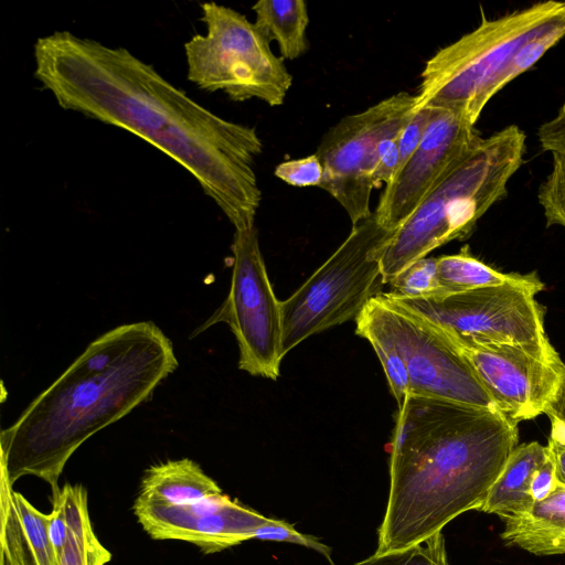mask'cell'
<instances>
[{
    "label": "cell",
    "mask_w": 565,
    "mask_h": 565,
    "mask_svg": "<svg viewBox=\"0 0 565 565\" xmlns=\"http://www.w3.org/2000/svg\"><path fill=\"white\" fill-rule=\"evenodd\" d=\"M552 170L539 188L537 199L543 207L546 226L565 227V154L553 152Z\"/></svg>",
    "instance_id": "25"
},
{
    "label": "cell",
    "mask_w": 565,
    "mask_h": 565,
    "mask_svg": "<svg viewBox=\"0 0 565 565\" xmlns=\"http://www.w3.org/2000/svg\"><path fill=\"white\" fill-rule=\"evenodd\" d=\"M541 285H502L430 298L388 300L420 317L450 343L519 345L550 362L563 363L544 328V308L534 296Z\"/></svg>",
    "instance_id": "8"
},
{
    "label": "cell",
    "mask_w": 565,
    "mask_h": 565,
    "mask_svg": "<svg viewBox=\"0 0 565 565\" xmlns=\"http://www.w3.org/2000/svg\"><path fill=\"white\" fill-rule=\"evenodd\" d=\"M395 231L374 212L352 226L337 250L286 300L280 301L282 352L360 315L382 294L381 260Z\"/></svg>",
    "instance_id": "6"
},
{
    "label": "cell",
    "mask_w": 565,
    "mask_h": 565,
    "mask_svg": "<svg viewBox=\"0 0 565 565\" xmlns=\"http://www.w3.org/2000/svg\"><path fill=\"white\" fill-rule=\"evenodd\" d=\"M390 444V493L375 553L401 550L479 511L518 446L499 411L407 396Z\"/></svg>",
    "instance_id": "2"
},
{
    "label": "cell",
    "mask_w": 565,
    "mask_h": 565,
    "mask_svg": "<svg viewBox=\"0 0 565 565\" xmlns=\"http://www.w3.org/2000/svg\"><path fill=\"white\" fill-rule=\"evenodd\" d=\"M275 175L289 185L298 188L319 186L323 180V168L316 153L280 162Z\"/></svg>",
    "instance_id": "26"
},
{
    "label": "cell",
    "mask_w": 565,
    "mask_h": 565,
    "mask_svg": "<svg viewBox=\"0 0 565 565\" xmlns=\"http://www.w3.org/2000/svg\"><path fill=\"white\" fill-rule=\"evenodd\" d=\"M255 25L269 41H276L284 60H295L308 50L309 15L303 0H260L252 7Z\"/></svg>",
    "instance_id": "18"
},
{
    "label": "cell",
    "mask_w": 565,
    "mask_h": 565,
    "mask_svg": "<svg viewBox=\"0 0 565 565\" xmlns=\"http://www.w3.org/2000/svg\"><path fill=\"white\" fill-rule=\"evenodd\" d=\"M372 302L405 362L411 396L501 412L468 360L434 327L383 292Z\"/></svg>",
    "instance_id": "11"
},
{
    "label": "cell",
    "mask_w": 565,
    "mask_h": 565,
    "mask_svg": "<svg viewBox=\"0 0 565 565\" xmlns=\"http://www.w3.org/2000/svg\"><path fill=\"white\" fill-rule=\"evenodd\" d=\"M223 493L218 484L189 458L150 466L137 499L163 505L186 504Z\"/></svg>",
    "instance_id": "16"
},
{
    "label": "cell",
    "mask_w": 565,
    "mask_h": 565,
    "mask_svg": "<svg viewBox=\"0 0 565 565\" xmlns=\"http://www.w3.org/2000/svg\"><path fill=\"white\" fill-rule=\"evenodd\" d=\"M0 565H29V563L26 561L7 559L4 557H0Z\"/></svg>",
    "instance_id": "33"
},
{
    "label": "cell",
    "mask_w": 565,
    "mask_h": 565,
    "mask_svg": "<svg viewBox=\"0 0 565 565\" xmlns=\"http://www.w3.org/2000/svg\"><path fill=\"white\" fill-rule=\"evenodd\" d=\"M206 34L184 43L188 79L205 92L225 93L234 102L256 98L271 107L284 104L292 75L270 42L238 11L205 2Z\"/></svg>",
    "instance_id": "7"
},
{
    "label": "cell",
    "mask_w": 565,
    "mask_h": 565,
    "mask_svg": "<svg viewBox=\"0 0 565 565\" xmlns=\"http://www.w3.org/2000/svg\"><path fill=\"white\" fill-rule=\"evenodd\" d=\"M501 540L508 546L545 556L565 554V486L557 482L543 500L521 514L500 518Z\"/></svg>",
    "instance_id": "15"
},
{
    "label": "cell",
    "mask_w": 565,
    "mask_h": 565,
    "mask_svg": "<svg viewBox=\"0 0 565 565\" xmlns=\"http://www.w3.org/2000/svg\"><path fill=\"white\" fill-rule=\"evenodd\" d=\"M13 501L31 565H57L50 539V513L35 509L21 493Z\"/></svg>",
    "instance_id": "22"
},
{
    "label": "cell",
    "mask_w": 565,
    "mask_h": 565,
    "mask_svg": "<svg viewBox=\"0 0 565 565\" xmlns=\"http://www.w3.org/2000/svg\"><path fill=\"white\" fill-rule=\"evenodd\" d=\"M479 138L475 126L459 114L431 108L422 141L380 196L374 211L379 223L395 231Z\"/></svg>",
    "instance_id": "12"
},
{
    "label": "cell",
    "mask_w": 565,
    "mask_h": 565,
    "mask_svg": "<svg viewBox=\"0 0 565 565\" xmlns=\"http://www.w3.org/2000/svg\"><path fill=\"white\" fill-rule=\"evenodd\" d=\"M544 414L565 424V369L561 374L558 386L548 402Z\"/></svg>",
    "instance_id": "32"
},
{
    "label": "cell",
    "mask_w": 565,
    "mask_h": 565,
    "mask_svg": "<svg viewBox=\"0 0 565 565\" xmlns=\"http://www.w3.org/2000/svg\"><path fill=\"white\" fill-rule=\"evenodd\" d=\"M557 117L565 121V104L561 107Z\"/></svg>",
    "instance_id": "34"
},
{
    "label": "cell",
    "mask_w": 565,
    "mask_h": 565,
    "mask_svg": "<svg viewBox=\"0 0 565 565\" xmlns=\"http://www.w3.org/2000/svg\"><path fill=\"white\" fill-rule=\"evenodd\" d=\"M415 106L416 96L401 92L344 116L322 136L316 151L323 168L320 188L344 209L352 226L373 213L372 177L380 150L401 132Z\"/></svg>",
    "instance_id": "9"
},
{
    "label": "cell",
    "mask_w": 565,
    "mask_h": 565,
    "mask_svg": "<svg viewBox=\"0 0 565 565\" xmlns=\"http://www.w3.org/2000/svg\"><path fill=\"white\" fill-rule=\"evenodd\" d=\"M388 285L390 294L399 298H430L441 295L437 278L436 258L419 259L395 276Z\"/></svg>",
    "instance_id": "24"
},
{
    "label": "cell",
    "mask_w": 565,
    "mask_h": 565,
    "mask_svg": "<svg viewBox=\"0 0 565 565\" xmlns=\"http://www.w3.org/2000/svg\"><path fill=\"white\" fill-rule=\"evenodd\" d=\"M547 457L546 446L537 441L516 446L480 512L504 518L530 510L535 503L531 491L533 478Z\"/></svg>",
    "instance_id": "17"
},
{
    "label": "cell",
    "mask_w": 565,
    "mask_h": 565,
    "mask_svg": "<svg viewBox=\"0 0 565 565\" xmlns=\"http://www.w3.org/2000/svg\"><path fill=\"white\" fill-rule=\"evenodd\" d=\"M565 12V1L534 3L481 23L425 64L415 109L455 111L475 126L492 87L519 47Z\"/></svg>",
    "instance_id": "5"
},
{
    "label": "cell",
    "mask_w": 565,
    "mask_h": 565,
    "mask_svg": "<svg viewBox=\"0 0 565 565\" xmlns=\"http://www.w3.org/2000/svg\"><path fill=\"white\" fill-rule=\"evenodd\" d=\"M436 268L441 295L491 286L543 284L535 273L527 275L501 273L473 257L468 246L462 247L458 254L437 257Z\"/></svg>",
    "instance_id": "19"
},
{
    "label": "cell",
    "mask_w": 565,
    "mask_h": 565,
    "mask_svg": "<svg viewBox=\"0 0 565 565\" xmlns=\"http://www.w3.org/2000/svg\"><path fill=\"white\" fill-rule=\"evenodd\" d=\"M431 115V108L415 109L398 136V170L413 154L422 141ZM397 170V172H398ZM396 172V173H397Z\"/></svg>",
    "instance_id": "28"
},
{
    "label": "cell",
    "mask_w": 565,
    "mask_h": 565,
    "mask_svg": "<svg viewBox=\"0 0 565 565\" xmlns=\"http://www.w3.org/2000/svg\"><path fill=\"white\" fill-rule=\"evenodd\" d=\"M61 492L66 501L70 527L58 565H106L111 554L93 530L85 488L65 484Z\"/></svg>",
    "instance_id": "20"
},
{
    "label": "cell",
    "mask_w": 565,
    "mask_h": 565,
    "mask_svg": "<svg viewBox=\"0 0 565 565\" xmlns=\"http://www.w3.org/2000/svg\"><path fill=\"white\" fill-rule=\"evenodd\" d=\"M34 77L57 104L127 130L188 170L235 231L254 226L263 141L190 98L125 47L68 31L34 43Z\"/></svg>",
    "instance_id": "1"
},
{
    "label": "cell",
    "mask_w": 565,
    "mask_h": 565,
    "mask_svg": "<svg viewBox=\"0 0 565 565\" xmlns=\"http://www.w3.org/2000/svg\"><path fill=\"white\" fill-rule=\"evenodd\" d=\"M537 138L545 151L565 154V121L557 116L540 126Z\"/></svg>",
    "instance_id": "30"
},
{
    "label": "cell",
    "mask_w": 565,
    "mask_h": 565,
    "mask_svg": "<svg viewBox=\"0 0 565 565\" xmlns=\"http://www.w3.org/2000/svg\"><path fill=\"white\" fill-rule=\"evenodd\" d=\"M178 366L170 339L150 321L118 326L84 352L0 435L1 473L46 481L53 498L82 444L149 399Z\"/></svg>",
    "instance_id": "3"
},
{
    "label": "cell",
    "mask_w": 565,
    "mask_h": 565,
    "mask_svg": "<svg viewBox=\"0 0 565 565\" xmlns=\"http://www.w3.org/2000/svg\"><path fill=\"white\" fill-rule=\"evenodd\" d=\"M228 295L215 313L194 334L225 322L234 333L238 367L255 376L277 380L282 360V320L255 226L235 231Z\"/></svg>",
    "instance_id": "10"
},
{
    "label": "cell",
    "mask_w": 565,
    "mask_h": 565,
    "mask_svg": "<svg viewBox=\"0 0 565 565\" xmlns=\"http://www.w3.org/2000/svg\"><path fill=\"white\" fill-rule=\"evenodd\" d=\"M358 335L366 339L382 364L391 393L399 407L409 395L408 374L402 354L379 316L372 299L355 318Z\"/></svg>",
    "instance_id": "21"
},
{
    "label": "cell",
    "mask_w": 565,
    "mask_h": 565,
    "mask_svg": "<svg viewBox=\"0 0 565 565\" xmlns=\"http://www.w3.org/2000/svg\"><path fill=\"white\" fill-rule=\"evenodd\" d=\"M134 512L151 539L185 541L205 554L221 552L254 539L256 529L268 520L224 493L175 505L136 499Z\"/></svg>",
    "instance_id": "14"
},
{
    "label": "cell",
    "mask_w": 565,
    "mask_h": 565,
    "mask_svg": "<svg viewBox=\"0 0 565 565\" xmlns=\"http://www.w3.org/2000/svg\"><path fill=\"white\" fill-rule=\"evenodd\" d=\"M354 565H448L441 532L412 546L375 553Z\"/></svg>",
    "instance_id": "23"
},
{
    "label": "cell",
    "mask_w": 565,
    "mask_h": 565,
    "mask_svg": "<svg viewBox=\"0 0 565 565\" xmlns=\"http://www.w3.org/2000/svg\"><path fill=\"white\" fill-rule=\"evenodd\" d=\"M254 539L299 544L323 554L329 561L331 547L316 537L298 532L291 524L281 520L269 519L256 529Z\"/></svg>",
    "instance_id": "27"
},
{
    "label": "cell",
    "mask_w": 565,
    "mask_h": 565,
    "mask_svg": "<svg viewBox=\"0 0 565 565\" xmlns=\"http://www.w3.org/2000/svg\"><path fill=\"white\" fill-rule=\"evenodd\" d=\"M455 345V344H454ZM500 411L519 423L544 414L565 369L512 344L455 345Z\"/></svg>",
    "instance_id": "13"
},
{
    "label": "cell",
    "mask_w": 565,
    "mask_h": 565,
    "mask_svg": "<svg viewBox=\"0 0 565 565\" xmlns=\"http://www.w3.org/2000/svg\"><path fill=\"white\" fill-rule=\"evenodd\" d=\"M556 484L555 465L548 455L547 459L535 472L533 478L531 491L534 501L545 499L555 489Z\"/></svg>",
    "instance_id": "31"
},
{
    "label": "cell",
    "mask_w": 565,
    "mask_h": 565,
    "mask_svg": "<svg viewBox=\"0 0 565 565\" xmlns=\"http://www.w3.org/2000/svg\"><path fill=\"white\" fill-rule=\"evenodd\" d=\"M525 134L510 125L479 138L437 181L395 230L381 260L388 284L413 263L455 239H465L478 221L508 194L521 168Z\"/></svg>",
    "instance_id": "4"
},
{
    "label": "cell",
    "mask_w": 565,
    "mask_h": 565,
    "mask_svg": "<svg viewBox=\"0 0 565 565\" xmlns=\"http://www.w3.org/2000/svg\"><path fill=\"white\" fill-rule=\"evenodd\" d=\"M551 419V434L546 446L555 465L556 480L565 486V424L556 418Z\"/></svg>",
    "instance_id": "29"
}]
</instances>
